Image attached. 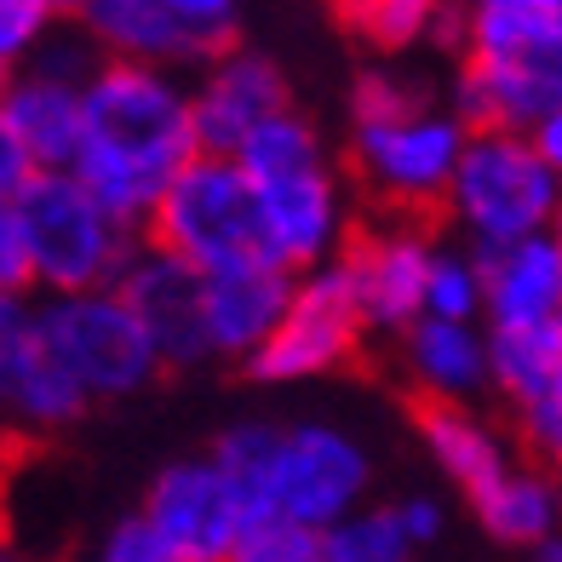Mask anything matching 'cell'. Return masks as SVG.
<instances>
[{"label":"cell","mask_w":562,"mask_h":562,"mask_svg":"<svg viewBox=\"0 0 562 562\" xmlns=\"http://www.w3.org/2000/svg\"><path fill=\"white\" fill-rule=\"evenodd\" d=\"M195 156L201 133L184 75L104 58V69L87 81V133L81 156H75V178L144 236L167 190L178 184V172Z\"/></svg>","instance_id":"1"},{"label":"cell","mask_w":562,"mask_h":562,"mask_svg":"<svg viewBox=\"0 0 562 562\" xmlns=\"http://www.w3.org/2000/svg\"><path fill=\"white\" fill-rule=\"evenodd\" d=\"M471 126L396 69H362L350 92V184L368 218L430 224L448 213Z\"/></svg>","instance_id":"2"},{"label":"cell","mask_w":562,"mask_h":562,"mask_svg":"<svg viewBox=\"0 0 562 562\" xmlns=\"http://www.w3.org/2000/svg\"><path fill=\"white\" fill-rule=\"evenodd\" d=\"M448 110L471 133H540L551 115H562V12L471 0Z\"/></svg>","instance_id":"3"},{"label":"cell","mask_w":562,"mask_h":562,"mask_svg":"<svg viewBox=\"0 0 562 562\" xmlns=\"http://www.w3.org/2000/svg\"><path fill=\"white\" fill-rule=\"evenodd\" d=\"M236 161L252 178V190H259L276 265L304 276V270H322V265L345 259V247L356 241V229H362V218L350 207L356 184L334 172L327 144L311 126V115L281 110L276 121H265L259 133L236 149Z\"/></svg>","instance_id":"4"},{"label":"cell","mask_w":562,"mask_h":562,"mask_svg":"<svg viewBox=\"0 0 562 562\" xmlns=\"http://www.w3.org/2000/svg\"><path fill=\"white\" fill-rule=\"evenodd\" d=\"M12 213L35 265V299H69V293H110L126 276L144 236L121 224L75 172H41L35 184L0 201Z\"/></svg>","instance_id":"5"},{"label":"cell","mask_w":562,"mask_h":562,"mask_svg":"<svg viewBox=\"0 0 562 562\" xmlns=\"http://www.w3.org/2000/svg\"><path fill=\"white\" fill-rule=\"evenodd\" d=\"M471 252L517 247L533 236H557L562 224V178L540 156L533 133H471L465 161H459L448 213H442Z\"/></svg>","instance_id":"6"},{"label":"cell","mask_w":562,"mask_h":562,"mask_svg":"<svg viewBox=\"0 0 562 562\" xmlns=\"http://www.w3.org/2000/svg\"><path fill=\"white\" fill-rule=\"evenodd\" d=\"M144 241L184 259L201 276L276 259L259 190H252V178L241 172L236 156H195L156 207Z\"/></svg>","instance_id":"7"},{"label":"cell","mask_w":562,"mask_h":562,"mask_svg":"<svg viewBox=\"0 0 562 562\" xmlns=\"http://www.w3.org/2000/svg\"><path fill=\"white\" fill-rule=\"evenodd\" d=\"M368 482H373V459L350 430L299 419V425H276L270 465L247 510H281V517L327 533L368 505Z\"/></svg>","instance_id":"8"},{"label":"cell","mask_w":562,"mask_h":562,"mask_svg":"<svg viewBox=\"0 0 562 562\" xmlns=\"http://www.w3.org/2000/svg\"><path fill=\"white\" fill-rule=\"evenodd\" d=\"M35 322H41L46 345L58 350V362L81 379V391L92 402L138 396L144 385H156V373L167 368L156 339L144 334V322L133 316V304L115 288L110 293L35 299Z\"/></svg>","instance_id":"9"},{"label":"cell","mask_w":562,"mask_h":562,"mask_svg":"<svg viewBox=\"0 0 562 562\" xmlns=\"http://www.w3.org/2000/svg\"><path fill=\"white\" fill-rule=\"evenodd\" d=\"M368 334H373V322L362 311V299H356V281L345 259H334V265L299 276V293L276 327V339L252 356L247 373L265 379V385H299V379L339 373L362 356Z\"/></svg>","instance_id":"10"},{"label":"cell","mask_w":562,"mask_h":562,"mask_svg":"<svg viewBox=\"0 0 562 562\" xmlns=\"http://www.w3.org/2000/svg\"><path fill=\"white\" fill-rule=\"evenodd\" d=\"M437 229L407 224V218H362L356 241L345 247V270L356 281V299L373 322V334H407L425 322V293L430 270H437Z\"/></svg>","instance_id":"11"},{"label":"cell","mask_w":562,"mask_h":562,"mask_svg":"<svg viewBox=\"0 0 562 562\" xmlns=\"http://www.w3.org/2000/svg\"><path fill=\"white\" fill-rule=\"evenodd\" d=\"M138 510L156 522V533L178 562H229V551L241 540V522H247V499L218 471L213 453L172 459L167 471H156Z\"/></svg>","instance_id":"12"},{"label":"cell","mask_w":562,"mask_h":562,"mask_svg":"<svg viewBox=\"0 0 562 562\" xmlns=\"http://www.w3.org/2000/svg\"><path fill=\"white\" fill-rule=\"evenodd\" d=\"M0 402H7L12 430H23V437H58L87 407H98L81 391V379L58 362V350L46 345L35 299L0 304Z\"/></svg>","instance_id":"13"},{"label":"cell","mask_w":562,"mask_h":562,"mask_svg":"<svg viewBox=\"0 0 562 562\" xmlns=\"http://www.w3.org/2000/svg\"><path fill=\"white\" fill-rule=\"evenodd\" d=\"M195 98V133H201V156H236V149L259 133L265 121L281 110H293V87L265 53L252 46H229L207 69L190 81Z\"/></svg>","instance_id":"14"},{"label":"cell","mask_w":562,"mask_h":562,"mask_svg":"<svg viewBox=\"0 0 562 562\" xmlns=\"http://www.w3.org/2000/svg\"><path fill=\"white\" fill-rule=\"evenodd\" d=\"M115 293L133 304V316L144 322V334L156 339L167 368H195L207 362V276L190 270L184 259H172L161 247H138L126 276L115 281Z\"/></svg>","instance_id":"15"},{"label":"cell","mask_w":562,"mask_h":562,"mask_svg":"<svg viewBox=\"0 0 562 562\" xmlns=\"http://www.w3.org/2000/svg\"><path fill=\"white\" fill-rule=\"evenodd\" d=\"M87 133V87L46 69H12L0 87V144L35 172H75Z\"/></svg>","instance_id":"16"},{"label":"cell","mask_w":562,"mask_h":562,"mask_svg":"<svg viewBox=\"0 0 562 562\" xmlns=\"http://www.w3.org/2000/svg\"><path fill=\"white\" fill-rule=\"evenodd\" d=\"M81 30L98 41V53L115 64H149V69H207L218 53H229L224 41L201 35L195 23L167 12L161 0H92L81 12Z\"/></svg>","instance_id":"17"},{"label":"cell","mask_w":562,"mask_h":562,"mask_svg":"<svg viewBox=\"0 0 562 562\" xmlns=\"http://www.w3.org/2000/svg\"><path fill=\"white\" fill-rule=\"evenodd\" d=\"M293 293H299V270L276 265V259L207 276V345L218 362L247 368L276 339Z\"/></svg>","instance_id":"18"},{"label":"cell","mask_w":562,"mask_h":562,"mask_svg":"<svg viewBox=\"0 0 562 562\" xmlns=\"http://www.w3.org/2000/svg\"><path fill=\"white\" fill-rule=\"evenodd\" d=\"M402 373L414 402H459L476 407L482 391H494L488 373V327L476 322H414L402 334Z\"/></svg>","instance_id":"19"},{"label":"cell","mask_w":562,"mask_h":562,"mask_svg":"<svg viewBox=\"0 0 562 562\" xmlns=\"http://www.w3.org/2000/svg\"><path fill=\"white\" fill-rule=\"evenodd\" d=\"M414 425H419V442L430 448L437 471L453 482L465 505H476L482 494H494L499 482L517 465V448L499 437V425L476 407H459V402H414Z\"/></svg>","instance_id":"20"},{"label":"cell","mask_w":562,"mask_h":562,"mask_svg":"<svg viewBox=\"0 0 562 562\" xmlns=\"http://www.w3.org/2000/svg\"><path fill=\"white\" fill-rule=\"evenodd\" d=\"M488 288V327L562 322V236H533L517 247L476 252Z\"/></svg>","instance_id":"21"},{"label":"cell","mask_w":562,"mask_h":562,"mask_svg":"<svg viewBox=\"0 0 562 562\" xmlns=\"http://www.w3.org/2000/svg\"><path fill=\"white\" fill-rule=\"evenodd\" d=\"M471 510H476V522L488 528V540L533 557L540 546L562 540V471L522 453L517 465H510V476L494 494H482Z\"/></svg>","instance_id":"22"},{"label":"cell","mask_w":562,"mask_h":562,"mask_svg":"<svg viewBox=\"0 0 562 562\" xmlns=\"http://www.w3.org/2000/svg\"><path fill=\"white\" fill-rule=\"evenodd\" d=\"M334 12L356 41L373 46V53H407V46H419V41H437L459 58L471 0H339Z\"/></svg>","instance_id":"23"},{"label":"cell","mask_w":562,"mask_h":562,"mask_svg":"<svg viewBox=\"0 0 562 562\" xmlns=\"http://www.w3.org/2000/svg\"><path fill=\"white\" fill-rule=\"evenodd\" d=\"M562 368V322L540 327H488V373L494 396L505 402V414L533 407Z\"/></svg>","instance_id":"24"},{"label":"cell","mask_w":562,"mask_h":562,"mask_svg":"<svg viewBox=\"0 0 562 562\" xmlns=\"http://www.w3.org/2000/svg\"><path fill=\"white\" fill-rule=\"evenodd\" d=\"M425 316L430 322H476L488 327V288H482V259L471 247H448L437 252L430 270V293H425Z\"/></svg>","instance_id":"25"},{"label":"cell","mask_w":562,"mask_h":562,"mask_svg":"<svg viewBox=\"0 0 562 562\" xmlns=\"http://www.w3.org/2000/svg\"><path fill=\"white\" fill-rule=\"evenodd\" d=\"M414 540L396 505H362L339 528H327V562H414Z\"/></svg>","instance_id":"26"},{"label":"cell","mask_w":562,"mask_h":562,"mask_svg":"<svg viewBox=\"0 0 562 562\" xmlns=\"http://www.w3.org/2000/svg\"><path fill=\"white\" fill-rule=\"evenodd\" d=\"M229 562H327V533L281 517V510H247Z\"/></svg>","instance_id":"27"},{"label":"cell","mask_w":562,"mask_h":562,"mask_svg":"<svg viewBox=\"0 0 562 562\" xmlns=\"http://www.w3.org/2000/svg\"><path fill=\"white\" fill-rule=\"evenodd\" d=\"M53 30H58V18L35 7V0H0V64H7V75L30 64L53 41Z\"/></svg>","instance_id":"28"},{"label":"cell","mask_w":562,"mask_h":562,"mask_svg":"<svg viewBox=\"0 0 562 562\" xmlns=\"http://www.w3.org/2000/svg\"><path fill=\"white\" fill-rule=\"evenodd\" d=\"M510 425H517L528 459H540V465L562 471V368H557L551 391H546L540 402L522 407V414H510Z\"/></svg>","instance_id":"29"},{"label":"cell","mask_w":562,"mask_h":562,"mask_svg":"<svg viewBox=\"0 0 562 562\" xmlns=\"http://www.w3.org/2000/svg\"><path fill=\"white\" fill-rule=\"evenodd\" d=\"M92 562H178V557L167 551V540L144 510H126L121 522L104 528V540L92 546Z\"/></svg>","instance_id":"30"},{"label":"cell","mask_w":562,"mask_h":562,"mask_svg":"<svg viewBox=\"0 0 562 562\" xmlns=\"http://www.w3.org/2000/svg\"><path fill=\"white\" fill-rule=\"evenodd\" d=\"M167 12H178L184 23H195L201 35H213L224 46H236V18H241V0H161Z\"/></svg>","instance_id":"31"},{"label":"cell","mask_w":562,"mask_h":562,"mask_svg":"<svg viewBox=\"0 0 562 562\" xmlns=\"http://www.w3.org/2000/svg\"><path fill=\"white\" fill-rule=\"evenodd\" d=\"M396 517H402V528H407V540H414V546H430V540L442 533V505L430 499V494L396 499Z\"/></svg>","instance_id":"32"},{"label":"cell","mask_w":562,"mask_h":562,"mask_svg":"<svg viewBox=\"0 0 562 562\" xmlns=\"http://www.w3.org/2000/svg\"><path fill=\"white\" fill-rule=\"evenodd\" d=\"M533 144H540V156L551 161V172L562 178V115H551L540 133H533Z\"/></svg>","instance_id":"33"},{"label":"cell","mask_w":562,"mask_h":562,"mask_svg":"<svg viewBox=\"0 0 562 562\" xmlns=\"http://www.w3.org/2000/svg\"><path fill=\"white\" fill-rule=\"evenodd\" d=\"M35 7H46L58 23H81V12L92 7V0H35Z\"/></svg>","instance_id":"34"},{"label":"cell","mask_w":562,"mask_h":562,"mask_svg":"<svg viewBox=\"0 0 562 562\" xmlns=\"http://www.w3.org/2000/svg\"><path fill=\"white\" fill-rule=\"evenodd\" d=\"M510 7H528V12H562V0H510Z\"/></svg>","instance_id":"35"},{"label":"cell","mask_w":562,"mask_h":562,"mask_svg":"<svg viewBox=\"0 0 562 562\" xmlns=\"http://www.w3.org/2000/svg\"><path fill=\"white\" fill-rule=\"evenodd\" d=\"M533 562H562V540H551V546H540V551H533Z\"/></svg>","instance_id":"36"},{"label":"cell","mask_w":562,"mask_h":562,"mask_svg":"<svg viewBox=\"0 0 562 562\" xmlns=\"http://www.w3.org/2000/svg\"><path fill=\"white\" fill-rule=\"evenodd\" d=\"M7 562H35V557H18V551H12V557H7Z\"/></svg>","instance_id":"37"},{"label":"cell","mask_w":562,"mask_h":562,"mask_svg":"<svg viewBox=\"0 0 562 562\" xmlns=\"http://www.w3.org/2000/svg\"><path fill=\"white\" fill-rule=\"evenodd\" d=\"M557 236H562V224H557Z\"/></svg>","instance_id":"38"},{"label":"cell","mask_w":562,"mask_h":562,"mask_svg":"<svg viewBox=\"0 0 562 562\" xmlns=\"http://www.w3.org/2000/svg\"><path fill=\"white\" fill-rule=\"evenodd\" d=\"M334 7H339V0H334Z\"/></svg>","instance_id":"39"}]
</instances>
